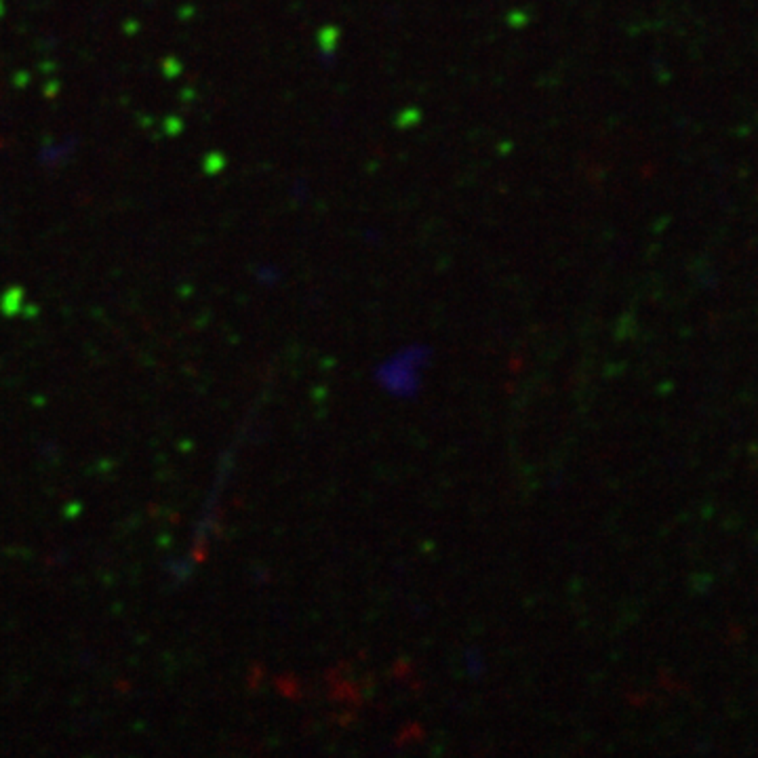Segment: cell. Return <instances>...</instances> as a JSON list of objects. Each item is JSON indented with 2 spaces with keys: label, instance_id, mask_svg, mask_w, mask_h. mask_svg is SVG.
<instances>
[{
  "label": "cell",
  "instance_id": "obj_1",
  "mask_svg": "<svg viewBox=\"0 0 758 758\" xmlns=\"http://www.w3.org/2000/svg\"><path fill=\"white\" fill-rule=\"evenodd\" d=\"M76 150H78V137L53 139V142H49L47 146L41 148L39 163L43 167H47V169H55V167H62L66 160H70Z\"/></svg>",
  "mask_w": 758,
  "mask_h": 758
},
{
  "label": "cell",
  "instance_id": "obj_2",
  "mask_svg": "<svg viewBox=\"0 0 758 758\" xmlns=\"http://www.w3.org/2000/svg\"><path fill=\"white\" fill-rule=\"evenodd\" d=\"M0 15H3V3H0Z\"/></svg>",
  "mask_w": 758,
  "mask_h": 758
}]
</instances>
